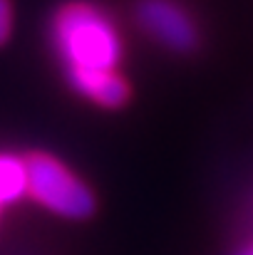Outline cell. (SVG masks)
<instances>
[{
  "instance_id": "obj_1",
  "label": "cell",
  "mask_w": 253,
  "mask_h": 255,
  "mask_svg": "<svg viewBox=\"0 0 253 255\" xmlns=\"http://www.w3.org/2000/svg\"><path fill=\"white\" fill-rule=\"evenodd\" d=\"M52 37L65 65L75 70H112L122 55L117 30L87 2H70L57 12Z\"/></svg>"
},
{
  "instance_id": "obj_2",
  "label": "cell",
  "mask_w": 253,
  "mask_h": 255,
  "mask_svg": "<svg viewBox=\"0 0 253 255\" xmlns=\"http://www.w3.org/2000/svg\"><path fill=\"white\" fill-rule=\"evenodd\" d=\"M27 193L65 218H87L94 213V196L82 181L50 154L25 159Z\"/></svg>"
},
{
  "instance_id": "obj_3",
  "label": "cell",
  "mask_w": 253,
  "mask_h": 255,
  "mask_svg": "<svg viewBox=\"0 0 253 255\" xmlns=\"http://www.w3.org/2000/svg\"><path fill=\"white\" fill-rule=\"evenodd\" d=\"M139 25L176 52H191L199 45V32L189 15L171 0H142L137 5Z\"/></svg>"
},
{
  "instance_id": "obj_4",
  "label": "cell",
  "mask_w": 253,
  "mask_h": 255,
  "mask_svg": "<svg viewBox=\"0 0 253 255\" xmlns=\"http://www.w3.org/2000/svg\"><path fill=\"white\" fill-rule=\"evenodd\" d=\"M67 80L77 92H82L84 97H92L94 102H99L104 107H119L129 97L127 82L119 75H114L112 70H75V67H67Z\"/></svg>"
},
{
  "instance_id": "obj_5",
  "label": "cell",
  "mask_w": 253,
  "mask_h": 255,
  "mask_svg": "<svg viewBox=\"0 0 253 255\" xmlns=\"http://www.w3.org/2000/svg\"><path fill=\"white\" fill-rule=\"evenodd\" d=\"M27 193L25 159L2 154L0 156V203H12Z\"/></svg>"
},
{
  "instance_id": "obj_6",
  "label": "cell",
  "mask_w": 253,
  "mask_h": 255,
  "mask_svg": "<svg viewBox=\"0 0 253 255\" xmlns=\"http://www.w3.org/2000/svg\"><path fill=\"white\" fill-rule=\"evenodd\" d=\"M10 35V2L0 0V45L7 40Z\"/></svg>"
},
{
  "instance_id": "obj_7",
  "label": "cell",
  "mask_w": 253,
  "mask_h": 255,
  "mask_svg": "<svg viewBox=\"0 0 253 255\" xmlns=\"http://www.w3.org/2000/svg\"><path fill=\"white\" fill-rule=\"evenodd\" d=\"M239 255H253V246H251V248H246V251H241Z\"/></svg>"
}]
</instances>
